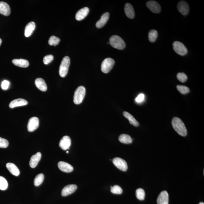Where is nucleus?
I'll return each instance as SVG.
<instances>
[{"label": "nucleus", "mask_w": 204, "mask_h": 204, "mask_svg": "<svg viewBox=\"0 0 204 204\" xmlns=\"http://www.w3.org/2000/svg\"><path fill=\"white\" fill-rule=\"evenodd\" d=\"M69 57L66 56L62 59L59 69V74L61 77L64 78L67 75L70 64Z\"/></svg>", "instance_id": "4"}, {"label": "nucleus", "mask_w": 204, "mask_h": 204, "mask_svg": "<svg viewBox=\"0 0 204 204\" xmlns=\"http://www.w3.org/2000/svg\"><path fill=\"white\" fill-rule=\"evenodd\" d=\"M2 43V40L0 38V46H1Z\"/></svg>", "instance_id": "39"}, {"label": "nucleus", "mask_w": 204, "mask_h": 204, "mask_svg": "<svg viewBox=\"0 0 204 204\" xmlns=\"http://www.w3.org/2000/svg\"><path fill=\"white\" fill-rule=\"evenodd\" d=\"M173 47L174 51L180 55L185 56L188 53V49L186 46L180 42L178 41L174 42L173 44Z\"/></svg>", "instance_id": "6"}, {"label": "nucleus", "mask_w": 204, "mask_h": 204, "mask_svg": "<svg viewBox=\"0 0 204 204\" xmlns=\"http://www.w3.org/2000/svg\"><path fill=\"white\" fill-rule=\"evenodd\" d=\"M60 39L58 37L52 36L50 37L49 40V44L50 46H56L58 45L60 42Z\"/></svg>", "instance_id": "31"}, {"label": "nucleus", "mask_w": 204, "mask_h": 204, "mask_svg": "<svg viewBox=\"0 0 204 204\" xmlns=\"http://www.w3.org/2000/svg\"><path fill=\"white\" fill-rule=\"evenodd\" d=\"M136 195L137 198L139 200H142L144 199L145 196V193L142 189H137L136 191Z\"/></svg>", "instance_id": "30"}, {"label": "nucleus", "mask_w": 204, "mask_h": 204, "mask_svg": "<svg viewBox=\"0 0 204 204\" xmlns=\"http://www.w3.org/2000/svg\"><path fill=\"white\" fill-rule=\"evenodd\" d=\"M69 153V152H68V151H67V153Z\"/></svg>", "instance_id": "41"}, {"label": "nucleus", "mask_w": 204, "mask_h": 204, "mask_svg": "<svg viewBox=\"0 0 204 204\" xmlns=\"http://www.w3.org/2000/svg\"><path fill=\"white\" fill-rule=\"evenodd\" d=\"M28 104L27 100L22 98L14 99L10 102L9 106L10 108H14L16 107L24 106Z\"/></svg>", "instance_id": "15"}, {"label": "nucleus", "mask_w": 204, "mask_h": 204, "mask_svg": "<svg viewBox=\"0 0 204 204\" xmlns=\"http://www.w3.org/2000/svg\"><path fill=\"white\" fill-rule=\"evenodd\" d=\"M36 24L34 22H31L26 26L25 29V36L26 37L30 36L35 30Z\"/></svg>", "instance_id": "22"}, {"label": "nucleus", "mask_w": 204, "mask_h": 204, "mask_svg": "<svg viewBox=\"0 0 204 204\" xmlns=\"http://www.w3.org/2000/svg\"><path fill=\"white\" fill-rule=\"evenodd\" d=\"M158 204H168L169 194L166 191H163L160 193L157 198Z\"/></svg>", "instance_id": "18"}, {"label": "nucleus", "mask_w": 204, "mask_h": 204, "mask_svg": "<svg viewBox=\"0 0 204 204\" xmlns=\"http://www.w3.org/2000/svg\"><path fill=\"white\" fill-rule=\"evenodd\" d=\"M113 162L117 168L122 171H126L127 170V163L124 159L116 157L113 159Z\"/></svg>", "instance_id": "7"}, {"label": "nucleus", "mask_w": 204, "mask_h": 204, "mask_svg": "<svg viewBox=\"0 0 204 204\" xmlns=\"http://www.w3.org/2000/svg\"><path fill=\"white\" fill-rule=\"evenodd\" d=\"M8 183L5 178L0 176V190H6L8 188Z\"/></svg>", "instance_id": "29"}, {"label": "nucleus", "mask_w": 204, "mask_h": 204, "mask_svg": "<svg viewBox=\"0 0 204 204\" xmlns=\"http://www.w3.org/2000/svg\"><path fill=\"white\" fill-rule=\"evenodd\" d=\"M125 12L128 18L132 19L135 17L134 9L130 3H126L125 7Z\"/></svg>", "instance_id": "21"}, {"label": "nucleus", "mask_w": 204, "mask_h": 204, "mask_svg": "<svg viewBox=\"0 0 204 204\" xmlns=\"http://www.w3.org/2000/svg\"><path fill=\"white\" fill-rule=\"evenodd\" d=\"M71 144V140L70 137L68 136H65L61 139L59 146L62 149L66 150L69 149Z\"/></svg>", "instance_id": "12"}, {"label": "nucleus", "mask_w": 204, "mask_h": 204, "mask_svg": "<svg viewBox=\"0 0 204 204\" xmlns=\"http://www.w3.org/2000/svg\"><path fill=\"white\" fill-rule=\"evenodd\" d=\"M178 11L183 15H186L188 14L190 7L188 3L186 1H180L177 5Z\"/></svg>", "instance_id": "10"}, {"label": "nucleus", "mask_w": 204, "mask_h": 204, "mask_svg": "<svg viewBox=\"0 0 204 204\" xmlns=\"http://www.w3.org/2000/svg\"><path fill=\"white\" fill-rule=\"evenodd\" d=\"M158 37L157 31L155 30H150L148 35L149 40L150 42H153L155 41Z\"/></svg>", "instance_id": "28"}, {"label": "nucleus", "mask_w": 204, "mask_h": 204, "mask_svg": "<svg viewBox=\"0 0 204 204\" xmlns=\"http://www.w3.org/2000/svg\"><path fill=\"white\" fill-rule=\"evenodd\" d=\"M39 120L36 117H33L30 119L27 125V129L30 132H32L39 127Z\"/></svg>", "instance_id": "8"}, {"label": "nucleus", "mask_w": 204, "mask_h": 204, "mask_svg": "<svg viewBox=\"0 0 204 204\" xmlns=\"http://www.w3.org/2000/svg\"><path fill=\"white\" fill-rule=\"evenodd\" d=\"M115 61L112 58H107L103 61L101 64V70L105 73H109L114 67Z\"/></svg>", "instance_id": "5"}, {"label": "nucleus", "mask_w": 204, "mask_h": 204, "mask_svg": "<svg viewBox=\"0 0 204 204\" xmlns=\"http://www.w3.org/2000/svg\"><path fill=\"white\" fill-rule=\"evenodd\" d=\"M41 158V153L40 152H38L31 157L29 164L31 168H34L36 167L39 161H40Z\"/></svg>", "instance_id": "19"}, {"label": "nucleus", "mask_w": 204, "mask_h": 204, "mask_svg": "<svg viewBox=\"0 0 204 204\" xmlns=\"http://www.w3.org/2000/svg\"><path fill=\"white\" fill-rule=\"evenodd\" d=\"M44 176L43 174H40L37 175L34 179V185L38 186L41 184L44 180Z\"/></svg>", "instance_id": "27"}, {"label": "nucleus", "mask_w": 204, "mask_h": 204, "mask_svg": "<svg viewBox=\"0 0 204 204\" xmlns=\"http://www.w3.org/2000/svg\"><path fill=\"white\" fill-rule=\"evenodd\" d=\"M123 115L125 118L129 120L130 123L135 127H138L139 126V122L135 119L132 115L127 112H124Z\"/></svg>", "instance_id": "25"}, {"label": "nucleus", "mask_w": 204, "mask_h": 204, "mask_svg": "<svg viewBox=\"0 0 204 204\" xmlns=\"http://www.w3.org/2000/svg\"><path fill=\"white\" fill-rule=\"evenodd\" d=\"M86 90L85 87L79 86L76 90L73 97L74 103L76 105H79L82 103L86 95Z\"/></svg>", "instance_id": "3"}, {"label": "nucleus", "mask_w": 204, "mask_h": 204, "mask_svg": "<svg viewBox=\"0 0 204 204\" xmlns=\"http://www.w3.org/2000/svg\"><path fill=\"white\" fill-rule=\"evenodd\" d=\"M9 145L8 141L0 137V148H7Z\"/></svg>", "instance_id": "36"}, {"label": "nucleus", "mask_w": 204, "mask_h": 204, "mask_svg": "<svg viewBox=\"0 0 204 204\" xmlns=\"http://www.w3.org/2000/svg\"><path fill=\"white\" fill-rule=\"evenodd\" d=\"M177 88L178 90L182 94H186L190 92V89L186 86L177 85Z\"/></svg>", "instance_id": "32"}, {"label": "nucleus", "mask_w": 204, "mask_h": 204, "mask_svg": "<svg viewBox=\"0 0 204 204\" xmlns=\"http://www.w3.org/2000/svg\"><path fill=\"white\" fill-rule=\"evenodd\" d=\"M111 192L113 194H121L122 193V190L121 187L118 185H115L114 186H111Z\"/></svg>", "instance_id": "33"}, {"label": "nucleus", "mask_w": 204, "mask_h": 204, "mask_svg": "<svg viewBox=\"0 0 204 204\" xmlns=\"http://www.w3.org/2000/svg\"><path fill=\"white\" fill-rule=\"evenodd\" d=\"M89 9L88 7H85L79 10L76 13V19L78 21L82 20L88 15Z\"/></svg>", "instance_id": "13"}, {"label": "nucleus", "mask_w": 204, "mask_h": 204, "mask_svg": "<svg viewBox=\"0 0 204 204\" xmlns=\"http://www.w3.org/2000/svg\"><path fill=\"white\" fill-rule=\"evenodd\" d=\"M118 139L120 142L125 144H131L133 142L132 139L131 137L127 134H123L120 135Z\"/></svg>", "instance_id": "26"}, {"label": "nucleus", "mask_w": 204, "mask_h": 204, "mask_svg": "<svg viewBox=\"0 0 204 204\" xmlns=\"http://www.w3.org/2000/svg\"><path fill=\"white\" fill-rule=\"evenodd\" d=\"M146 6L152 12L155 13H158L161 12L160 5L156 1H148L146 3Z\"/></svg>", "instance_id": "9"}, {"label": "nucleus", "mask_w": 204, "mask_h": 204, "mask_svg": "<svg viewBox=\"0 0 204 204\" xmlns=\"http://www.w3.org/2000/svg\"><path fill=\"white\" fill-rule=\"evenodd\" d=\"M144 98V95L143 94H141L135 99V101L137 103H141L143 101Z\"/></svg>", "instance_id": "38"}, {"label": "nucleus", "mask_w": 204, "mask_h": 204, "mask_svg": "<svg viewBox=\"0 0 204 204\" xmlns=\"http://www.w3.org/2000/svg\"><path fill=\"white\" fill-rule=\"evenodd\" d=\"M109 43L113 47L118 50H123L126 47L125 41L119 36L113 35L109 39Z\"/></svg>", "instance_id": "2"}, {"label": "nucleus", "mask_w": 204, "mask_h": 204, "mask_svg": "<svg viewBox=\"0 0 204 204\" xmlns=\"http://www.w3.org/2000/svg\"><path fill=\"white\" fill-rule=\"evenodd\" d=\"M77 186L75 185L72 184L64 187L61 192V195L66 196L73 194L77 190Z\"/></svg>", "instance_id": "11"}, {"label": "nucleus", "mask_w": 204, "mask_h": 204, "mask_svg": "<svg viewBox=\"0 0 204 204\" xmlns=\"http://www.w3.org/2000/svg\"><path fill=\"white\" fill-rule=\"evenodd\" d=\"M109 18V13L108 12L105 13L101 16L100 19L96 24V26L98 29H101L104 26L108 21Z\"/></svg>", "instance_id": "17"}, {"label": "nucleus", "mask_w": 204, "mask_h": 204, "mask_svg": "<svg viewBox=\"0 0 204 204\" xmlns=\"http://www.w3.org/2000/svg\"><path fill=\"white\" fill-rule=\"evenodd\" d=\"M53 55H50L46 56L43 58L44 63L46 65L49 64L53 60Z\"/></svg>", "instance_id": "35"}, {"label": "nucleus", "mask_w": 204, "mask_h": 204, "mask_svg": "<svg viewBox=\"0 0 204 204\" xmlns=\"http://www.w3.org/2000/svg\"><path fill=\"white\" fill-rule=\"evenodd\" d=\"M35 84L39 90L42 92H45L47 90V85L45 81L41 78H38L35 81Z\"/></svg>", "instance_id": "20"}, {"label": "nucleus", "mask_w": 204, "mask_h": 204, "mask_svg": "<svg viewBox=\"0 0 204 204\" xmlns=\"http://www.w3.org/2000/svg\"><path fill=\"white\" fill-rule=\"evenodd\" d=\"M199 204H204V203H203V202H200Z\"/></svg>", "instance_id": "40"}, {"label": "nucleus", "mask_w": 204, "mask_h": 204, "mask_svg": "<svg viewBox=\"0 0 204 204\" xmlns=\"http://www.w3.org/2000/svg\"><path fill=\"white\" fill-rule=\"evenodd\" d=\"M11 9L8 4L4 2H0V14L5 16L10 15Z\"/></svg>", "instance_id": "16"}, {"label": "nucleus", "mask_w": 204, "mask_h": 204, "mask_svg": "<svg viewBox=\"0 0 204 204\" xmlns=\"http://www.w3.org/2000/svg\"><path fill=\"white\" fill-rule=\"evenodd\" d=\"M6 167L12 175L18 176L19 175L20 171L19 169L13 163H8L6 164Z\"/></svg>", "instance_id": "24"}, {"label": "nucleus", "mask_w": 204, "mask_h": 204, "mask_svg": "<svg viewBox=\"0 0 204 204\" xmlns=\"http://www.w3.org/2000/svg\"><path fill=\"white\" fill-rule=\"evenodd\" d=\"M58 167L61 171L66 173L71 172L73 171V166L71 165L64 161L59 162L58 163Z\"/></svg>", "instance_id": "14"}, {"label": "nucleus", "mask_w": 204, "mask_h": 204, "mask_svg": "<svg viewBox=\"0 0 204 204\" xmlns=\"http://www.w3.org/2000/svg\"><path fill=\"white\" fill-rule=\"evenodd\" d=\"M10 83L8 81H3L1 84V88L3 90H6L9 88Z\"/></svg>", "instance_id": "37"}, {"label": "nucleus", "mask_w": 204, "mask_h": 204, "mask_svg": "<svg viewBox=\"0 0 204 204\" xmlns=\"http://www.w3.org/2000/svg\"><path fill=\"white\" fill-rule=\"evenodd\" d=\"M177 79L181 83H185L188 79V77L185 73H179L177 75Z\"/></svg>", "instance_id": "34"}, {"label": "nucleus", "mask_w": 204, "mask_h": 204, "mask_svg": "<svg viewBox=\"0 0 204 204\" xmlns=\"http://www.w3.org/2000/svg\"><path fill=\"white\" fill-rule=\"evenodd\" d=\"M12 62L14 65L20 67L26 68L29 65V61L24 59H14Z\"/></svg>", "instance_id": "23"}, {"label": "nucleus", "mask_w": 204, "mask_h": 204, "mask_svg": "<svg viewBox=\"0 0 204 204\" xmlns=\"http://www.w3.org/2000/svg\"><path fill=\"white\" fill-rule=\"evenodd\" d=\"M172 127L178 134L181 136L185 137L187 135V131L184 123L180 119L175 117L172 121Z\"/></svg>", "instance_id": "1"}]
</instances>
